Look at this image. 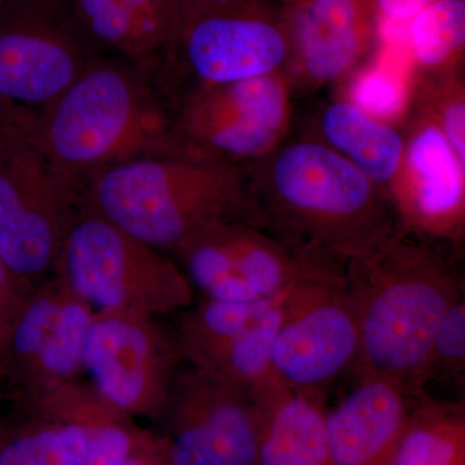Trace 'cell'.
Here are the masks:
<instances>
[{
    "label": "cell",
    "mask_w": 465,
    "mask_h": 465,
    "mask_svg": "<svg viewBox=\"0 0 465 465\" xmlns=\"http://www.w3.org/2000/svg\"><path fill=\"white\" fill-rule=\"evenodd\" d=\"M458 256L401 226L374 250L347 262L345 289L360 335L357 378L382 376L421 393L440 321L463 296Z\"/></svg>",
    "instance_id": "obj_1"
},
{
    "label": "cell",
    "mask_w": 465,
    "mask_h": 465,
    "mask_svg": "<svg viewBox=\"0 0 465 465\" xmlns=\"http://www.w3.org/2000/svg\"><path fill=\"white\" fill-rule=\"evenodd\" d=\"M24 124L54 173L81 194L85 183L116 164L198 155L176 134L173 110L153 75L119 57L96 54L56 99L26 109Z\"/></svg>",
    "instance_id": "obj_2"
},
{
    "label": "cell",
    "mask_w": 465,
    "mask_h": 465,
    "mask_svg": "<svg viewBox=\"0 0 465 465\" xmlns=\"http://www.w3.org/2000/svg\"><path fill=\"white\" fill-rule=\"evenodd\" d=\"M244 166L264 228L300 252L347 265L401 228L387 192L320 140Z\"/></svg>",
    "instance_id": "obj_3"
},
{
    "label": "cell",
    "mask_w": 465,
    "mask_h": 465,
    "mask_svg": "<svg viewBox=\"0 0 465 465\" xmlns=\"http://www.w3.org/2000/svg\"><path fill=\"white\" fill-rule=\"evenodd\" d=\"M82 202L162 252L223 223L264 228L246 166L202 155L116 164L85 183Z\"/></svg>",
    "instance_id": "obj_4"
},
{
    "label": "cell",
    "mask_w": 465,
    "mask_h": 465,
    "mask_svg": "<svg viewBox=\"0 0 465 465\" xmlns=\"http://www.w3.org/2000/svg\"><path fill=\"white\" fill-rule=\"evenodd\" d=\"M57 273L94 313L154 318L193 302L194 290L173 259L84 202L67 232Z\"/></svg>",
    "instance_id": "obj_5"
},
{
    "label": "cell",
    "mask_w": 465,
    "mask_h": 465,
    "mask_svg": "<svg viewBox=\"0 0 465 465\" xmlns=\"http://www.w3.org/2000/svg\"><path fill=\"white\" fill-rule=\"evenodd\" d=\"M25 110L0 105V256L32 286L57 272L82 194L27 137Z\"/></svg>",
    "instance_id": "obj_6"
},
{
    "label": "cell",
    "mask_w": 465,
    "mask_h": 465,
    "mask_svg": "<svg viewBox=\"0 0 465 465\" xmlns=\"http://www.w3.org/2000/svg\"><path fill=\"white\" fill-rule=\"evenodd\" d=\"M171 253L193 290L216 302L273 298L308 275L345 269L300 252L268 229L246 222L211 226Z\"/></svg>",
    "instance_id": "obj_7"
},
{
    "label": "cell",
    "mask_w": 465,
    "mask_h": 465,
    "mask_svg": "<svg viewBox=\"0 0 465 465\" xmlns=\"http://www.w3.org/2000/svg\"><path fill=\"white\" fill-rule=\"evenodd\" d=\"M282 73L194 84L173 109L174 128L193 153L235 164L266 157L284 142L292 105Z\"/></svg>",
    "instance_id": "obj_8"
},
{
    "label": "cell",
    "mask_w": 465,
    "mask_h": 465,
    "mask_svg": "<svg viewBox=\"0 0 465 465\" xmlns=\"http://www.w3.org/2000/svg\"><path fill=\"white\" fill-rule=\"evenodd\" d=\"M94 56L65 0H9L0 12V105L43 108Z\"/></svg>",
    "instance_id": "obj_9"
},
{
    "label": "cell",
    "mask_w": 465,
    "mask_h": 465,
    "mask_svg": "<svg viewBox=\"0 0 465 465\" xmlns=\"http://www.w3.org/2000/svg\"><path fill=\"white\" fill-rule=\"evenodd\" d=\"M360 335L344 272L302 278L287 293L274 341L278 375L290 388L320 393L357 360Z\"/></svg>",
    "instance_id": "obj_10"
},
{
    "label": "cell",
    "mask_w": 465,
    "mask_h": 465,
    "mask_svg": "<svg viewBox=\"0 0 465 465\" xmlns=\"http://www.w3.org/2000/svg\"><path fill=\"white\" fill-rule=\"evenodd\" d=\"M399 128L403 154L388 197L400 225L460 253L465 237V163L432 116L411 101Z\"/></svg>",
    "instance_id": "obj_11"
},
{
    "label": "cell",
    "mask_w": 465,
    "mask_h": 465,
    "mask_svg": "<svg viewBox=\"0 0 465 465\" xmlns=\"http://www.w3.org/2000/svg\"><path fill=\"white\" fill-rule=\"evenodd\" d=\"M177 358L173 339L154 318L94 313L84 367L110 409L122 415H158L170 399Z\"/></svg>",
    "instance_id": "obj_12"
},
{
    "label": "cell",
    "mask_w": 465,
    "mask_h": 465,
    "mask_svg": "<svg viewBox=\"0 0 465 465\" xmlns=\"http://www.w3.org/2000/svg\"><path fill=\"white\" fill-rule=\"evenodd\" d=\"M173 58L194 84H222L282 73L287 43L274 0H247L182 24Z\"/></svg>",
    "instance_id": "obj_13"
},
{
    "label": "cell",
    "mask_w": 465,
    "mask_h": 465,
    "mask_svg": "<svg viewBox=\"0 0 465 465\" xmlns=\"http://www.w3.org/2000/svg\"><path fill=\"white\" fill-rule=\"evenodd\" d=\"M164 411L170 465H258L260 412L243 391L193 370L174 378Z\"/></svg>",
    "instance_id": "obj_14"
},
{
    "label": "cell",
    "mask_w": 465,
    "mask_h": 465,
    "mask_svg": "<svg viewBox=\"0 0 465 465\" xmlns=\"http://www.w3.org/2000/svg\"><path fill=\"white\" fill-rule=\"evenodd\" d=\"M291 90H317L360 69L381 38L376 0H282Z\"/></svg>",
    "instance_id": "obj_15"
},
{
    "label": "cell",
    "mask_w": 465,
    "mask_h": 465,
    "mask_svg": "<svg viewBox=\"0 0 465 465\" xmlns=\"http://www.w3.org/2000/svg\"><path fill=\"white\" fill-rule=\"evenodd\" d=\"M94 318V309L58 275L30 296L0 356L16 363L30 388L54 391L84 367Z\"/></svg>",
    "instance_id": "obj_16"
},
{
    "label": "cell",
    "mask_w": 465,
    "mask_h": 465,
    "mask_svg": "<svg viewBox=\"0 0 465 465\" xmlns=\"http://www.w3.org/2000/svg\"><path fill=\"white\" fill-rule=\"evenodd\" d=\"M104 409L75 420L0 425V465H119L143 434Z\"/></svg>",
    "instance_id": "obj_17"
},
{
    "label": "cell",
    "mask_w": 465,
    "mask_h": 465,
    "mask_svg": "<svg viewBox=\"0 0 465 465\" xmlns=\"http://www.w3.org/2000/svg\"><path fill=\"white\" fill-rule=\"evenodd\" d=\"M419 396L393 379L357 378L326 414L331 465H388Z\"/></svg>",
    "instance_id": "obj_18"
},
{
    "label": "cell",
    "mask_w": 465,
    "mask_h": 465,
    "mask_svg": "<svg viewBox=\"0 0 465 465\" xmlns=\"http://www.w3.org/2000/svg\"><path fill=\"white\" fill-rule=\"evenodd\" d=\"M94 48H105L153 75L173 60L182 16L174 0H65Z\"/></svg>",
    "instance_id": "obj_19"
},
{
    "label": "cell",
    "mask_w": 465,
    "mask_h": 465,
    "mask_svg": "<svg viewBox=\"0 0 465 465\" xmlns=\"http://www.w3.org/2000/svg\"><path fill=\"white\" fill-rule=\"evenodd\" d=\"M317 125V140L351 162L388 194L403 154V134L397 125L367 114L345 97L326 104Z\"/></svg>",
    "instance_id": "obj_20"
},
{
    "label": "cell",
    "mask_w": 465,
    "mask_h": 465,
    "mask_svg": "<svg viewBox=\"0 0 465 465\" xmlns=\"http://www.w3.org/2000/svg\"><path fill=\"white\" fill-rule=\"evenodd\" d=\"M258 409V465H331L318 394L291 388Z\"/></svg>",
    "instance_id": "obj_21"
},
{
    "label": "cell",
    "mask_w": 465,
    "mask_h": 465,
    "mask_svg": "<svg viewBox=\"0 0 465 465\" xmlns=\"http://www.w3.org/2000/svg\"><path fill=\"white\" fill-rule=\"evenodd\" d=\"M284 300L194 370L243 391L258 407L290 390L273 361Z\"/></svg>",
    "instance_id": "obj_22"
},
{
    "label": "cell",
    "mask_w": 465,
    "mask_h": 465,
    "mask_svg": "<svg viewBox=\"0 0 465 465\" xmlns=\"http://www.w3.org/2000/svg\"><path fill=\"white\" fill-rule=\"evenodd\" d=\"M388 465H465L463 403L420 394Z\"/></svg>",
    "instance_id": "obj_23"
},
{
    "label": "cell",
    "mask_w": 465,
    "mask_h": 465,
    "mask_svg": "<svg viewBox=\"0 0 465 465\" xmlns=\"http://www.w3.org/2000/svg\"><path fill=\"white\" fill-rule=\"evenodd\" d=\"M410 50L415 73L464 67L465 0H436L410 20Z\"/></svg>",
    "instance_id": "obj_24"
},
{
    "label": "cell",
    "mask_w": 465,
    "mask_h": 465,
    "mask_svg": "<svg viewBox=\"0 0 465 465\" xmlns=\"http://www.w3.org/2000/svg\"><path fill=\"white\" fill-rule=\"evenodd\" d=\"M410 101L428 113L465 163L464 67L442 73H415Z\"/></svg>",
    "instance_id": "obj_25"
},
{
    "label": "cell",
    "mask_w": 465,
    "mask_h": 465,
    "mask_svg": "<svg viewBox=\"0 0 465 465\" xmlns=\"http://www.w3.org/2000/svg\"><path fill=\"white\" fill-rule=\"evenodd\" d=\"M410 94V79L405 82L399 73L376 65L353 75L345 99L379 121L396 125L406 115Z\"/></svg>",
    "instance_id": "obj_26"
},
{
    "label": "cell",
    "mask_w": 465,
    "mask_h": 465,
    "mask_svg": "<svg viewBox=\"0 0 465 465\" xmlns=\"http://www.w3.org/2000/svg\"><path fill=\"white\" fill-rule=\"evenodd\" d=\"M465 365V302L463 296L452 304L440 321L430 351V376L436 370L450 374H464Z\"/></svg>",
    "instance_id": "obj_27"
},
{
    "label": "cell",
    "mask_w": 465,
    "mask_h": 465,
    "mask_svg": "<svg viewBox=\"0 0 465 465\" xmlns=\"http://www.w3.org/2000/svg\"><path fill=\"white\" fill-rule=\"evenodd\" d=\"M30 287L8 268L0 256V349L8 341L18 318L34 293Z\"/></svg>",
    "instance_id": "obj_28"
},
{
    "label": "cell",
    "mask_w": 465,
    "mask_h": 465,
    "mask_svg": "<svg viewBox=\"0 0 465 465\" xmlns=\"http://www.w3.org/2000/svg\"><path fill=\"white\" fill-rule=\"evenodd\" d=\"M119 465H170L163 440L143 434L136 448Z\"/></svg>",
    "instance_id": "obj_29"
},
{
    "label": "cell",
    "mask_w": 465,
    "mask_h": 465,
    "mask_svg": "<svg viewBox=\"0 0 465 465\" xmlns=\"http://www.w3.org/2000/svg\"><path fill=\"white\" fill-rule=\"evenodd\" d=\"M436 0H376L381 16L391 21H410Z\"/></svg>",
    "instance_id": "obj_30"
},
{
    "label": "cell",
    "mask_w": 465,
    "mask_h": 465,
    "mask_svg": "<svg viewBox=\"0 0 465 465\" xmlns=\"http://www.w3.org/2000/svg\"><path fill=\"white\" fill-rule=\"evenodd\" d=\"M242 2H247V0H174L179 8L180 16H182V24L188 18L204 14V12Z\"/></svg>",
    "instance_id": "obj_31"
},
{
    "label": "cell",
    "mask_w": 465,
    "mask_h": 465,
    "mask_svg": "<svg viewBox=\"0 0 465 465\" xmlns=\"http://www.w3.org/2000/svg\"><path fill=\"white\" fill-rule=\"evenodd\" d=\"M9 0H0V12L8 5Z\"/></svg>",
    "instance_id": "obj_32"
}]
</instances>
